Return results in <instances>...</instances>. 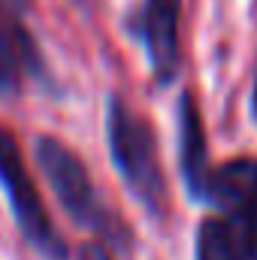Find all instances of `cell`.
Returning <instances> with one entry per match:
<instances>
[{
    "label": "cell",
    "instance_id": "obj_8",
    "mask_svg": "<svg viewBox=\"0 0 257 260\" xmlns=\"http://www.w3.org/2000/svg\"><path fill=\"white\" fill-rule=\"evenodd\" d=\"M194 251H197V260H245L239 233L233 230L227 215H215V218L200 221Z\"/></svg>",
    "mask_w": 257,
    "mask_h": 260
},
{
    "label": "cell",
    "instance_id": "obj_10",
    "mask_svg": "<svg viewBox=\"0 0 257 260\" xmlns=\"http://www.w3.org/2000/svg\"><path fill=\"white\" fill-rule=\"evenodd\" d=\"M251 118L257 124V76H254V88H251Z\"/></svg>",
    "mask_w": 257,
    "mask_h": 260
},
{
    "label": "cell",
    "instance_id": "obj_3",
    "mask_svg": "<svg viewBox=\"0 0 257 260\" xmlns=\"http://www.w3.org/2000/svg\"><path fill=\"white\" fill-rule=\"evenodd\" d=\"M0 188L6 194V203L12 209L18 230L30 242V248L40 251L46 260H67V245L43 206V197L21 157V148L15 136L3 127H0Z\"/></svg>",
    "mask_w": 257,
    "mask_h": 260
},
{
    "label": "cell",
    "instance_id": "obj_2",
    "mask_svg": "<svg viewBox=\"0 0 257 260\" xmlns=\"http://www.w3.org/2000/svg\"><path fill=\"white\" fill-rule=\"evenodd\" d=\"M34 151H37V164H40L46 182L52 185V191L61 200L67 215L79 227H88V230L100 233L103 239L124 245L127 242L124 224L100 203L97 188L91 182V173L79 160V154L73 148H67L64 142L55 139V136H40Z\"/></svg>",
    "mask_w": 257,
    "mask_h": 260
},
{
    "label": "cell",
    "instance_id": "obj_5",
    "mask_svg": "<svg viewBox=\"0 0 257 260\" xmlns=\"http://www.w3.org/2000/svg\"><path fill=\"white\" fill-rule=\"evenodd\" d=\"M179 18H182V0H142L136 37L142 40L151 73L160 85H173L179 76L182 64Z\"/></svg>",
    "mask_w": 257,
    "mask_h": 260
},
{
    "label": "cell",
    "instance_id": "obj_7",
    "mask_svg": "<svg viewBox=\"0 0 257 260\" xmlns=\"http://www.w3.org/2000/svg\"><path fill=\"white\" fill-rule=\"evenodd\" d=\"M179 167H182L188 197L194 203H206L212 167H209V145H206L203 118L197 112V103L191 94H185L179 100Z\"/></svg>",
    "mask_w": 257,
    "mask_h": 260
},
{
    "label": "cell",
    "instance_id": "obj_6",
    "mask_svg": "<svg viewBox=\"0 0 257 260\" xmlns=\"http://www.w3.org/2000/svg\"><path fill=\"white\" fill-rule=\"evenodd\" d=\"M37 73H43V58L24 27V0H0V97H15Z\"/></svg>",
    "mask_w": 257,
    "mask_h": 260
},
{
    "label": "cell",
    "instance_id": "obj_9",
    "mask_svg": "<svg viewBox=\"0 0 257 260\" xmlns=\"http://www.w3.org/2000/svg\"><path fill=\"white\" fill-rule=\"evenodd\" d=\"M82 260H112V254H109L106 245H100V242H88V245L82 248Z\"/></svg>",
    "mask_w": 257,
    "mask_h": 260
},
{
    "label": "cell",
    "instance_id": "obj_1",
    "mask_svg": "<svg viewBox=\"0 0 257 260\" xmlns=\"http://www.w3.org/2000/svg\"><path fill=\"white\" fill-rule=\"evenodd\" d=\"M109 154L127 191L148 215L167 212V176L160 167V151L151 124L124 106L121 97L109 100Z\"/></svg>",
    "mask_w": 257,
    "mask_h": 260
},
{
    "label": "cell",
    "instance_id": "obj_4",
    "mask_svg": "<svg viewBox=\"0 0 257 260\" xmlns=\"http://www.w3.org/2000/svg\"><path fill=\"white\" fill-rule=\"evenodd\" d=\"M206 203L230 218L245 260H257V160L239 157L212 170Z\"/></svg>",
    "mask_w": 257,
    "mask_h": 260
}]
</instances>
